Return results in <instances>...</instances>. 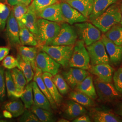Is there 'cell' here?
<instances>
[{"label":"cell","instance_id":"obj_1","mask_svg":"<svg viewBox=\"0 0 122 122\" xmlns=\"http://www.w3.org/2000/svg\"><path fill=\"white\" fill-rule=\"evenodd\" d=\"M60 30V25L58 23L42 18L38 19L36 36L38 45L41 48L45 45H51Z\"/></svg>","mask_w":122,"mask_h":122},{"label":"cell","instance_id":"obj_2","mask_svg":"<svg viewBox=\"0 0 122 122\" xmlns=\"http://www.w3.org/2000/svg\"><path fill=\"white\" fill-rule=\"evenodd\" d=\"M121 18L120 5L115 3L91 22L101 32L105 33L112 26L120 23Z\"/></svg>","mask_w":122,"mask_h":122},{"label":"cell","instance_id":"obj_3","mask_svg":"<svg viewBox=\"0 0 122 122\" xmlns=\"http://www.w3.org/2000/svg\"><path fill=\"white\" fill-rule=\"evenodd\" d=\"M74 46L45 45L41 48L57 63L64 67H67L69 66Z\"/></svg>","mask_w":122,"mask_h":122},{"label":"cell","instance_id":"obj_4","mask_svg":"<svg viewBox=\"0 0 122 122\" xmlns=\"http://www.w3.org/2000/svg\"><path fill=\"white\" fill-rule=\"evenodd\" d=\"M69 66L71 67L88 70L90 67V58L83 41L79 40L75 44Z\"/></svg>","mask_w":122,"mask_h":122},{"label":"cell","instance_id":"obj_5","mask_svg":"<svg viewBox=\"0 0 122 122\" xmlns=\"http://www.w3.org/2000/svg\"><path fill=\"white\" fill-rule=\"evenodd\" d=\"M74 28L79 39L83 41L86 46L100 40L101 38L100 30L92 23L86 21L76 23Z\"/></svg>","mask_w":122,"mask_h":122},{"label":"cell","instance_id":"obj_6","mask_svg":"<svg viewBox=\"0 0 122 122\" xmlns=\"http://www.w3.org/2000/svg\"><path fill=\"white\" fill-rule=\"evenodd\" d=\"M94 81L97 95L100 101L111 103L122 98V94L111 82L103 81L98 77L95 79Z\"/></svg>","mask_w":122,"mask_h":122},{"label":"cell","instance_id":"obj_7","mask_svg":"<svg viewBox=\"0 0 122 122\" xmlns=\"http://www.w3.org/2000/svg\"><path fill=\"white\" fill-rule=\"evenodd\" d=\"M91 65L110 63L109 57L105 45L101 40L86 46Z\"/></svg>","mask_w":122,"mask_h":122},{"label":"cell","instance_id":"obj_8","mask_svg":"<svg viewBox=\"0 0 122 122\" xmlns=\"http://www.w3.org/2000/svg\"><path fill=\"white\" fill-rule=\"evenodd\" d=\"M77 35L73 26L67 23L60 25L59 33L51 45H73L76 42Z\"/></svg>","mask_w":122,"mask_h":122},{"label":"cell","instance_id":"obj_9","mask_svg":"<svg viewBox=\"0 0 122 122\" xmlns=\"http://www.w3.org/2000/svg\"><path fill=\"white\" fill-rule=\"evenodd\" d=\"M36 66L43 72H48L55 76L59 72L61 65L43 51L38 53L36 58Z\"/></svg>","mask_w":122,"mask_h":122},{"label":"cell","instance_id":"obj_10","mask_svg":"<svg viewBox=\"0 0 122 122\" xmlns=\"http://www.w3.org/2000/svg\"><path fill=\"white\" fill-rule=\"evenodd\" d=\"M101 41L105 45L109 57L110 63L115 66L122 62V46L117 45L109 39L105 35H101Z\"/></svg>","mask_w":122,"mask_h":122},{"label":"cell","instance_id":"obj_11","mask_svg":"<svg viewBox=\"0 0 122 122\" xmlns=\"http://www.w3.org/2000/svg\"><path fill=\"white\" fill-rule=\"evenodd\" d=\"M60 5L61 15L64 22L72 25L76 23L87 21L86 18L66 2L65 1L61 2Z\"/></svg>","mask_w":122,"mask_h":122},{"label":"cell","instance_id":"obj_12","mask_svg":"<svg viewBox=\"0 0 122 122\" xmlns=\"http://www.w3.org/2000/svg\"><path fill=\"white\" fill-rule=\"evenodd\" d=\"M19 31L20 27L12 10L7 19L6 27L7 38L12 47L17 48L21 45L19 38Z\"/></svg>","mask_w":122,"mask_h":122},{"label":"cell","instance_id":"obj_13","mask_svg":"<svg viewBox=\"0 0 122 122\" xmlns=\"http://www.w3.org/2000/svg\"><path fill=\"white\" fill-rule=\"evenodd\" d=\"M90 116L96 122H121L122 119L110 109L105 108H92Z\"/></svg>","mask_w":122,"mask_h":122},{"label":"cell","instance_id":"obj_14","mask_svg":"<svg viewBox=\"0 0 122 122\" xmlns=\"http://www.w3.org/2000/svg\"><path fill=\"white\" fill-rule=\"evenodd\" d=\"M61 75L69 86L74 89L77 84L83 81L89 74L86 70L71 67L67 71L62 72Z\"/></svg>","mask_w":122,"mask_h":122},{"label":"cell","instance_id":"obj_15","mask_svg":"<svg viewBox=\"0 0 122 122\" xmlns=\"http://www.w3.org/2000/svg\"><path fill=\"white\" fill-rule=\"evenodd\" d=\"M88 70L91 73L96 75L103 81L111 82L112 81L114 69L109 64H100L92 66Z\"/></svg>","mask_w":122,"mask_h":122},{"label":"cell","instance_id":"obj_16","mask_svg":"<svg viewBox=\"0 0 122 122\" xmlns=\"http://www.w3.org/2000/svg\"><path fill=\"white\" fill-rule=\"evenodd\" d=\"M37 16L39 18L58 23L64 22L59 2L51 5L44 9L37 15Z\"/></svg>","mask_w":122,"mask_h":122},{"label":"cell","instance_id":"obj_17","mask_svg":"<svg viewBox=\"0 0 122 122\" xmlns=\"http://www.w3.org/2000/svg\"><path fill=\"white\" fill-rule=\"evenodd\" d=\"M62 110L64 118L70 120L85 114L87 112L82 105L72 100L66 102Z\"/></svg>","mask_w":122,"mask_h":122},{"label":"cell","instance_id":"obj_18","mask_svg":"<svg viewBox=\"0 0 122 122\" xmlns=\"http://www.w3.org/2000/svg\"><path fill=\"white\" fill-rule=\"evenodd\" d=\"M30 84L33 89L34 105L40 108L52 112V108L49 100L39 89L37 83L33 81Z\"/></svg>","mask_w":122,"mask_h":122},{"label":"cell","instance_id":"obj_19","mask_svg":"<svg viewBox=\"0 0 122 122\" xmlns=\"http://www.w3.org/2000/svg\"><path fill=\"white\" fill-rule=\"evenodd\" d=\"M65 1L77 10L87 20L89 19L93 10L94 0H67Z\"/></svg>","mask_w":122,"mask_h":122},{"label":"cell","instance_id":"obj_20","mask_svg":"<svg viewBox=\"0 0 122 122\" xmlns=\"http://www.w3.org/2000/svg\"><path fill=\"white\" fill-rule=\"evenodd\" d=\"M52 76V75L48 72H44L42 74L44 82L57 106H59L62 103L63 97L53 82Z\"/></svg>","mask_w":122,"mask_h":122},{"label":"cell","instance_id":"obj_21","mask_svg":"<svg viewBox=\"0 0 122 122\" xmlns=\"http://www.w3.org/2000/svg\"><path fill=\"white\" fill-rule=\"evenodd\" d=\"M18 53L25 61L30 62L34 72L37 67L36 58L38 54V49L35 46L28 47L20 45L18 47Z\"/></svg>","mask_w":122,"mask_h":122},{"label":"cell","instance_id":"obj_22","mask_svg":"<svg viewBox=\"0 0 122 122\" xmlns=\"http://www.w3.org/2000/svg\"><path fill=\"white\" fill-rule=\"evenodd\" d=\"M75 89L76 91L86 94L93 100H96L97 97L96 88L92 76L88 75L83 81L77 85Z\"/></svg>","mask_w":122,"mask_h":122},{"label":"cell","instance_id":"obj_23","mask_svg":"<svg viewBox=\"0 0 122 122\" xmlns=\"http://www.w3.org/2000/svg\"><path fill=\"white\" fill-rule=\"evenodd\" d=\"M42 71L38 67H36L35 71V75L33 78L34 81L37 83L39 89L48 99L52 109L56 110L57 109V105L54 100H53L52 97L48 91L47 87L44 82V80L42 78Z\"/></svg>","mask_w":122,"mask_h":122},{"label":"cell","instance_id":"obj_24","mask_svg":"<svg viewBox=\"0 0 122 122\" xmlns=\"http://www.w3.org/2000/svg\"><path fill=\"white\" fill-rule=\"evenodd\" d=\"M118 0H94L93 8L89 19L91 21L99 17L112 5Z\"/></svg>","mask_w":122,"mask_h":122},{"label":"cell","instance_id":"obj_25","mask_svg":"<svg viewBox=\"0 0 122 122\" xmlns=\"http://www.w3.org/2000/svg\"><path fill=\"white\" fill-rule=\"evenodd\" d=\"M38 16L35 11L28 6L27 11L22 19V23L36 37L37 34Z\"/></svg>","mask_w":122,"mask_h":122},{"label":"cell","instance_id":"obj_26","mask_svg":"<svg viewBox=\"0 0 122 122\" xmlns=\"http://www.w3.org/2000/svg\"><path fill=\"white\" fill-rule=\"evenodd\" d=\"M19 38L21 45L37 46L38 42L35 35L25 25L20 27Z\"/></svg>","mask_w":122,"mask_h":122},{"label":"cell","instance_id":"obj_27","mask_svg":"<svg viewBox=\"0 0 122 122\" xmlns=\"http://www.w3.org/2000/svg\"><path fill=\"white\" fill-rule=\"evenodd\" d=\"M10 73L16 90L21 96L27 84L25 75L21 70L16 67L10 70Z\"/></svg>","mask_w":122,"mask_h":122},{"label":"cell","instance_id":"obj_28","mask_svg":"<svg viewBox=\"0 0 122 122\" xmlns=\"http://www.w3.org/2000/svg\"><path fill=\"white\" fill-rule=\"evenodd\" d=\"M16 59L18 61V68L21 70L25 75L27 83H30L33 80L35 75V72L30 62L25 61L19 53H18Z\"/></svg>","mask_w":122,"mask_h":122},{"label":"cell","instance_id":"obj_29","mask_svg":"<svg viewBox=\"0 0 122 122\" xmlns=\"http://www.w3.org/2000/svg\"><path fill=\"white\" fill-rule=\"evenodd\" d=\"M71 100H74L85 107H92L95 105V102L89 96L77 91L71 92L69 94Z\"/></svg>","mask_w":122,"mask_h":122},{"label":"cell","instance_id":"obj_30","mask_svg":"<svg viewBox=\"0 0 122 122\" xmlns=\"http://www.w3.org/2000/svg\"><path fill=\"white\" fill-rule=\"evenodd\" d=\"M31 109L38 118L40 122H54L56 121V118L52 112L40 108L34 104L31 107Z\"/></svg>","mask_w":122,"mask_h":122},{"label":"cell","instance_id":"obj_31","mask_svg":"<svg viewBox=\"0 0 122 122\" xmlns=\"http://www.w3.org/2000/svg\"><path fill=\"white\" fill-rule=\"evenodd\" d=\"M5 109L9 111L13 117H18L22 115L25 110V107L20 100H13L6 103L4 106Z\"/></svg>","mask_w":122,"mask_h":122},{"label":"cell","instance_id":"obj_32","mask_svg":"<svg viewBox=\"0 0 122 122\" xmlns=\"http://www.w3.org/2000/svg\"><path fill=\"white\" fill-rule=\"evenodd\" d=\"M105 35L113 43L122 46V27L117 24L112 26Z\"/></svg>","mask_w":122,"mask_h":122},{"label":"cell","instance_id":"obj_33","mask_svg":"<svg viewBox=\"0 0 122 122\" xmlns=\"http://www.w3.org/2000/svg\"><path fill=\"white\" fill-rule=\"evenodd\" d=\"M5 86L7 94L9 97H14L17 98H20L21 95L17 92L10 73V70H7L5 72Z\"/></svg>","mask_w":122,"mask_h":122},{"label":"cell","instance_id":"obj_34","mask_svg":"<svg viewBox=\"0 0 122 122\" xmlns=\"http://www.w3.org/2000/svg\"><path fill=\"white\" fill-rule=\"evenodd\" d=\"M20 98L24 103L25 108L26 109H31L34 104V101L33 89L30 83L28 84L25 87Z\"/></svg>","mask_w":122,"mask_h":122},{"label":"cell","instance_id":"obj_35","mask_svg":"<svg viewBox=\"0 0 122 122\" xmlns=\"http://www.w3.org/2000/svg\"><path fill=\"white\" fill-rule=\"evenodd\" d=\"M52 79L53 82L61 95H65L68 93L70 90V86L62 75L57 73L52 76Z\"/></svg>","mask_w":122,"mask_h":122},{"label":"cell","instance_id":"obj_36","mask_svg":"<svg viewBox=\"0 0 122 122\" xmlns=\"http://www.w3.org/2000/svg\"><path fill=\"white\" fill-rule=\"evenodd\" d=\"M58 2V0H33L29 6L37 15L48 6Z\"/></svg>","mask_w":122,"mask_h":122},{"label":"cell","instance_id":"obj_37","mask_svg":"<svg viewBox=\"0 0 122 122\" xmlns=\"http://www.w3.org/2000/svg\"><path fill=\"white\" fill-rule=\"evenodd\" d=\"M28 5L24 4H18L14 5L13 11L15 17L20 27L24 26L22 23V19L27 11Z\"/></svg>","mask_w":122,"mask_h":122},{"label":"cell","instance_id":"obj_38","mask_svg":"<svg viewBox=\"0 0 122 122\" xmlns=\"http://www.w3.org/2000/svg\"><path fill=\"white\" fill-rule=\"evenodd\" d=\"M113 80L116 89L122 94V67H119L113 73Z\"/></svg>","mask_w":122,"mask_h":122},{"label":"cell","instance_id":"obj_39","mask_svg":"<svg viewBox=\"0 0 122 122\" xmlns=\"http://www.w3.org/2000/svg\"><path fill=\"white\" fill-rule=\"evenodd\" d=\"M20 122H39L40 121L35 114L31 111L26 109L21 115V117L19 119Z\"/></svg>","mask_w":122,"mask_h":122},{"label":"cell","instance_id":"obj_40","mask_svg":"<svg viewBox=\"0 0 122 122\" xmlns=\"http://www.w3.org/2000/svg\"><path fill=\"white\" fill-rule=\"evenodd\" d=\"M2 65L5 68L10 70L17 67V60L12 56H7L3 60Z\"/></svg>","mask_w":122,"mask_h":122},{"label":"cell","instance_id":"obj_41","mask_svg":"<svg viewBox=\"0 0 122 122\" xmlns=\"http://www.w3.org/2000/svg\"><path fill=\"white\" fill-rule=\"evenodd\" d=\"M5 96V81L4 69L0 66V100L2 101Z\"/></svg>","mask_w":122,"mask_h":122},{"label":"cell","instance_id":"obj_42","mask_svg":"<svg viewBox=\"0 0 122 122\" xmlns=\"http://www.w3.org/2000/svg\"><path fill=\"white\" fill-rule=\"evenodd\" d=\"M10 13V10L8 6L4 11L0 13V27L2 30L4 29L6 24L7 19Z\"/></svg>","mask_w":122,"mask_h":122},{"label":"cell","instance_id":"obj_43","mask_svg":"<svg viewBox=\"0 0 122 122\" xmlns=\"http://www.w3.org/2000/svg\"><path fill=\"white\" fill-rule=\"evenodd\" d=\"M10 51L9 47H0V61H2L8 55Z\"/></svg>","mask_w":122,"mask_h":122},{"label":"cell","instance_id":"obj_44","mask_svg":"<svg viewBox=\"0 0 122 122\" xmlns=\"http://www.w3.org/2000/svg\"><path fill=\"white\" fill-rule=\"evenodd\" d=\"M72 122H91V119L90 117L87 115L83 114L77 118L73 119Z\"/></svg>","mask_w":122,"mask_h":122},{"label":"cell","instance_id":"obj_45","mask_svg":"<svg viewBox=\"0 0 122 122\" xmlns=\"http://www.w3.org/2000/svg\"><path fill=\"white\" fill-rule=\"evenodd\" d=\"M9 4L12 6L18 4H24L29 5L30 3L27 0H7Z\"/></svg>","mask_w":122,"mask_h":122},{"label":"cell","instance_id":"obj_46","mask_svg":"<svg viewBox=\"0 0 122 122\" xmlns=\"http://www.w3.org/2000/svg\"><path fill=\"white\" fill-rule=\"evenodd\" d=\"M114 111L116 114L121 116L122 118V102L118 103L116 105Z\"/></svg>","mask_w":122,"mask_h":122},{"label":"cell","instance_id":"obj_47","mask_svg":"<svg viewBox=\"0 0 122 122\" xmlns=\"http://www.w3.org/2000/svg\"><path fill=\"white\" fill-rule=\"evenodd\" d=\"M3 115L5 118H11L13 117V115L9 111L5 109L3 111Z\"/></svg>","mask_w":122,"mask_h":122},{"label":"cell","instance_id":"obj_48","mask_svg":"<svg viewBox=\"0 0 122 122\" xmlns=\"http://www.w3.org/2000/svg\"><path fill=\"white\" fill-rule=\"evenodd\" d=\"M57 122H69V121L67 119H65V118H61Z\"/></svg>","mask_w":122,"mask_h":122},{"label":"cell","instance_id":"obj_49","mask_svg":"<svg viewBox=\"0 0 122 122\" xmlns=\"http://www.w3.org/2000/svg\"><path fill=\"white\" fill-rule=\"evenodd\" d=\"M120 11H121V21H120V24L122 26V2L121 4L120 5Z\"/></svg>","mask_w":122,"mask_h":122},{"label":"cell","instance_id":"obj_50","mask_svg":"<svg viewBox=\"0 0 122 122\" xmlns=\"http://www.w3.org/2000/svg\"><path fill=\"white\" fill-rule=\"evenodd\" d=\"M28 0V1L29 2V3L30 4L31 2V1H32V0Z\"/></svg>","mask_w":122,"mask_h":122},{"label":"cell","instance_id":"obj_51","mask_svg":"<svg viewBox=\"0 0 122 122\" xmlns=\"http://www.w3.org/2000/svg\"><path fill=\"white\" fill-rule=\"evenodd\" d=\"M63 0V1H66V0Z\"/></svg>","mask_w":122,"mask_h":122},{"label":"cell","instance_id":"obj_52","mask_svg":"<svg viewBox=\"0 0 122 122\" xmlns=\"http://www.w3.org/2000/svg\"></svg>","mask_w":122,"mask_h":122},{"label":"cell","instance_id":"obj_53","mask_svg":"<svg viewBox=\"0 0 122 122\" xmlns=\"http://www.w3.org/2000/svg\"><path fill=\"white\" fill-rule=\"evenodd\" d=\"M1 118V115H0V118Z\"/></svg>","mask_w":122,"mask_h":122}]
</instances>
